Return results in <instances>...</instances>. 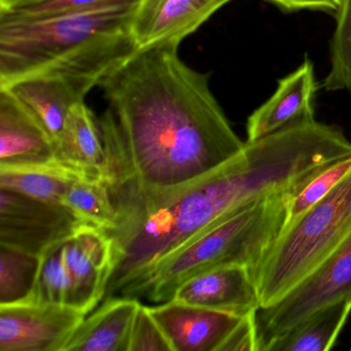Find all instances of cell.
Masks as SVG:
<instances>
[{"label": "cell", "mask_w": 351, "mask_h": 351, "mask_svg": "<svg viewBox=\"0 0 351 351\" xmlns=\"http://www.w3.org/2000/svg\"><path fill=\"white\" fill-rule=\"evenodd\" d=\"M106 182L116 213L149 206L194 186L235 157L237 136L209 75L178 47L137 50L100 84Z\"/></svg>", "instance_id": "cell-1"}, {"label": "cell", "mask_w": 351, "mask_h": 351, "mask_svg": "<svg viewBox=\"0 0 351 351\" xmlns=\"http://www.w3.org/2000/svg\"><path fill=\"white\" fill-rule=\"evenodd\" d=\"M332 162L311 124L287 127L252 143L213 173L166 200L117 213L106 298L126 295L201 234L258 199L300 192Z\"/></svg>", "instance_id": "cell-2"}, {"label": "cell", "mask_w": 351, "mask_h": 351, "mask_svg": "<svg viewBox=\"0 0 351 351\" xmlns=\"http://www.w3.org/2000/svg\"><path fill=\"white\" fill-rule=\"evenodd\" d=\"M139 0L47 19L0 14V88L36 75L101 84L138 49L132 36Z\"/></svg>", "instance_id": "cell-3"}, {"label": "cell", "mask_w": 351, "mask_h": 351, "mask_svg": "<svg viewBox=\"0 0 351 351\" xmlns=\"http://www.w3.org/2000/svg\"><path fill=\"white\" fill-rule=\"evenodd\" d=\"M298 193L254 201L201 234L123 297L164 303L184 281L206 271L231 265L252 271L282 231L289 203Z\"/></svg>", "instance_id": "cell-4"}, {"label": "cell", "mask_w": 351, "mask_h": 351, "mask_svg": "<svg viewBox=\"0 0 351 351\" xmlns=\"http://www.w3.org/2000/svg\"><path fill=\"white\" fill-rule=\"evenodd\" d=\"M351 235V172L285 228L250 271L261 308L278 303Z\"/></svg>", "instance_id": "cell-5"}, {"label": "cell", "mask_w": 351, "mask_h": 351, "mask_svg": "<svg viewBox=\"0 0 351 351\" xmlns=\"http://www.w3.org/2000/svg\"><path fill=\"white\" fill-rule=\"evenodd\" d=\"M345 300H351V235L278 303L258 310V351H268L310 316Z\"/></svg>", "instance_id": "cell-6"}, {"label": "cell", "mask_w": 351, "mask_h": 351, "mask_svg": "<svg viewBox=\"0 0 351 351\" xmlns=\"http://www.w3.org/2000/svg\"><path fill=\"white\" fill-rule=\"evenodd\" d=\"M87 223L65 205L0 188V244L40 256Z\"/></svg>", "instance_id": "cell-7"}, {"label": "cell", "mask_w": 351, "mask_h": 351, "mask_svg": "<svg viewBox=\"0 0 351 351\" xmlns=\"http://www.w3.org/2000/svg\"><path fill=\"white\" fill-rule=\"evenodd\" d=\"M85 317L58 304L0 306V351H63Z\"/></svg>", "instance_id": "cell-8"}, {"label": "cell", "mask_w": 351, "mask_h": 351, "mask_svg": "<svg viewBox=\"0 0 351 351\" xmlns=\"http://www.w3.org/2000/svg\"><path fill=\"white\" fill-rule=\"evenodd\" d=\"M71 278L69 306L87 315L104 301L112 270V239L101 228L82 226L64 242Z\"/></svg>", "instance_id": "cell-9"}, {"label": "cell", "mask_w": 351, "mask_h": 351, "mask_svg": "<svg viewBox=\"0 0 351 351\" xmlns=\"http://www.w3.org/2000/svg\"><path fill=\"white\" fill-rule=\"evenodd\" d=\"M232 0H139L133 16V38L138 50L180 47Z\"/></svg>", "instance_id": "cell-10"}, {"label": "cell", "mask_w": 351, "mask_h": 351, "mask_svg": "<svg viewBox=\"0 0 351 351\" xmlns=\"http://www.w3.org/2000/svg\"><path fill=\"white\" fill-rule=\"evenodd\" d=\"M99 83L88 77L71 75H36L15 82L7 87L48 133L56 145L69 110Z\"/></svg>", "instance_id": "cell-11"}, {"label": "cell", "mask_w": 351, "mask_h": 351, "mask_svg": "<svg viewBox=\"0 0 351 351\" xmlns=\"http://www.w3.org/2000/svg\"><path fill=\"white\" fill-rule=\"evenodd\" d=\"M173 351H221L242 318L170 300L149 307Z\"/></svg>", "instance_id": "cell-12"}, {"label": "cell", "mask_w": 351, "mask_h": 351, "mask_svg": "<svg viewBox=\"0 0 351 351\" xmlns=\"http://www.w3.org/2000/svg\"><path fill=\"white\" fill-rule=\"evenodd\" d=\"M172 300L239 317L261 308L250 269L239 265L219 267L188 279Z\"/></svg>", "instance_id": "cell-13"}, {"label": "cell", "mask_w": 351, "mask_h": 351, "mask_svg": "<svg viewBox=\"0 0 351 351\" xmlns=\"http://www.w3.org/2000/svg\"><path fill=\"white\" fill-rule=\"evenodd\" d=\"M316 81L313 63L306 58L293 73L283 77L275 93L248 118V143L314 119Z\"/></svg>", "instance_id": "cell-14"}, {"label": "cell", "mask_w": 351, "mask_h": 351, "mask_svg": "<svg viewBox=\"0 0 351 351\" xmlns=\"http://www.w3.org/2000/svg\"><path fill=\"white\" fill-rule=\"evenodd\" d=\"M54 161V143L42 125L7 90L0 89V166Z\"/></svg>", "instance_id": "cell-15"}, {"label": "cell", "mask_w": 351, "mask_h": 351, "mask_svg": "<svg viewBox=\"0 0 351 351\" xmlns=\"http://www.w3.org/2000/svg\"><path fill=\"white\" fill-rule=\"evenodd\" d=\"M137 298H106L91 315L75 328L63 351H129Z\"/></svg>", "instance_id": "cell-16"}, {"label": "cell", "mask_w": 351, "mask_h": 351, "mask_svg": "<svg viewBox=\"0 0 351 351\" xmlns=\"http://www.w3.org/2000/svg\"><path fill=\"white\" fill-rule=\"evenodd\" d=\"M55 160L82 178L102 180L106 153L99 119L85 101L69 110L55 145Z\"/></svg>", "instance_id": "cell-17"}, {"label": "cell", "mask_w": 351, "mask_h": 351, "mask_svg": "<svg viewBox=\"0 0 351 351\" xmlns=\"http://www.w3.org/2000/svg\"><path fill=\"white\" fill-rule=\"evenodd\" d=\"M82 178L57 161L36 165L0 166V188L58 204H63L69 186Z\"/></svg>", "instance_id": "cell-18"}, {"label": "cell", "mask_w": 351, "mask_h": 351, "mask_svg": "<svg viewBox=\"0 0 351 351\" xmlns=\"http://www.w3.org/2000/svg\"><path fill=\"white\" fill-rule=\"evenodd\" d=\"M350 313L351 300L324 308L285 336L277 339L268 351L330 350Z\"/></svg>", "instance_id": "cell-19"}, {"label": "cell", "mask_w": 351, "mask_h": 351, "mask_svg": "<svg viewBox=\"0 0 351 351\" xmlns=\"http://www.w3.org/2000/svg\"><path fill=\"white\" fill-rule=\"evenodd\" d=\"M40 265V256L0 244V306L28 301Z\"/></svg>", "instance_id": "cell-20"}, {"label": "cell", "mask_w": 351, "mask_h": 351, "mask_svg": "<svg viewBox=\"0 0 351 351\" xmlns=\"http://www.w3.org/2000/svg\"><path fill=\"white\" fill-rule=\"evenodd\" d=\"M63 204L86 223L106 231L116 226V209L102 180L82 178L73 182L65 194Z\"/></svg>", "instance_id": "cell-21"}, {"label": "cell", "mask_w": 351, "mask_h": 351, "mask_svg": "<svg viewBox=\"0 0 351 351\" xmlns=\"http://www.w3.org/2000/svg\"><path fill=\"white\" fill-rule=\"evenodd\" d=\"M65 240L43 252L38 278L26 303L69 306L71 278L64 260Z\"/></svg>", "instance_id": "cell-22"}, {"label": "cell", "mask_w": 351, "mask_h": 351, "mask_svg": "<svg viewBox=\"0 0 351 351\" xmlns=\"http://www.w3.org/2000/svg\"><path fill=\"white\" fill-rule=\"evenodd\" d=\"M324 88L328 92L351 91V0H339L330 44V69Z\"/></svg>", "instance_id": "cell-23"}, {"label": "cell", "mask_w": 351, "mask_h": 351, "mask_svg": "<svg viewBox=\"0 0 351 351\" xmlns=\"http://www.w3.org/2000/svg\"><path fill=\"white\" fill-rule=\"evenodd\" d=\"M351 172V156L332 164L312 178L289 203L285 217V228L297 221L306 211L334 190Z\"/></svg>", "instance_id": "cell-24"}, {"label": "cell", "mask_w": 351, "mask_h": 351, "mask_svg": "<svg viewBox=\"0 0 351 351\" xmlns=\"http://www.w3.org/2000/svg\"><path fill=\"white\" fill-rule=\"evenodd\" d=\"M128 1L135 0H42L3 13L11 14L21 19H47L58 16L83 13Z\"/></svg>", "instance_id": "cell-25"}, {"label": "cell", "mask_w": 351, "mask_h": 351, "mask_svg": "<svg viewBox=\"0 0 351 351\" xmlns=\"http://www.w3.org/2000/svg\"><path fill=\"white\" fill-rule=\"evenodd\" d=\"M129 351H173L149 307L143 304L139 306L133 322Z\"/></svg>", "instance_id": "cell-26"}, {"label": "cell", "mask_w": 351, "mask_h": 351, "mask_svg": "<svg viewBox=\"0 0 351 351\" xmlns=\"http://www.w3.org/2000/svg\"><path fill=\"white\" fill-rule=\"evenodd\" d=\"M256 312L242 318L241 322L223 343L221 351H258L256 336Z\"/></svg>", "instance_id": "cell-27"}, {"label": "cell", "mask_w": 351, "mask_h": 351, "mask_svg": "<svg viewBox=\"0 0 351 351\" xmlns=\"http://www.w3.org/2000/svg\"><path fill=\"white\" fill-rule=\"evenodd\" d=\"M285 11H301L313 10L328 13H336L339 8V0H270Z\"/></svg>", "instance_id": "cell-28"}, {"label": "cell", "mask_w": 351, "mask_h": 351, "mask_svg": "<svg viewBox=\"0 0 351 351\" xmlns=\"http://www.w3.org/2000/svg\"><path fill=\"white\" fill-rule=\"evenodd\" d=\"M38 1H42V0H0V13L11 11L30 3H38Z\"/></svg>", "instance_id": "cell-29"}, {"label": "cell", "mask_w": 351, "mask_h": 351, "mask_svg": "<svg viewBox=\"0 0 351 351\" xmlns=\"http://www.w3.org/2000/svg\"><path fill=\"white\" fill-rule=\"evenodd\" d=\"M350 350H351V347H350Z\"/></svg>", "instance_id": "cell-30"}]
</instances>
